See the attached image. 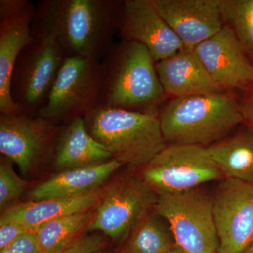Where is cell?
Here are the masks:
<instances>
[{
	"mask_svg": "<svg viewBox=\"0 0 253 253\" xmlns=\"http://www.w3.org/2000/svg\"><path fill=\"white\" fill-rule=\"evenodd\" d=\"M102 71L100 61L66 57L45 104L37 116L57 125L85 117L101 106Z\"/></svg>",
	"mask_w": 253,
	"mask_h": 253,
	"instance_id": "7",
	"label": "cell"
},
{
	"mask_svg": "<svg viewBox=\"0 0 253 253\" xmlns=\"http://www.w3.org/2000/svg\"><path fill=\"white\" fill-rule=\"evenodd\" d=\"M224 26L232 30L253 63V0H220Z\"/></svg>",
	"mask_w": 253,
	"mask_h": 253,
	"instance_id": "23",
	"label": "cell"
},
{
	"mask_svg": "<svg viewBox=\"0 0 253 253\" xmlns=\"http://www.w3.org/2000/svg\"><path fill=\"white\" fill-rule=\"evenodd\" d=\"M153 211L168 221L176 244L187 253H217L212 195L202 186L158 195Z\"/></svg>",
	"mask_w": 253,
	"mask_h": 253,
	"instance_id": "6",
	"label": "cell"
},
{
	"mask_svg": "<svg viewBox=\"0 0 253 253\" xmlns=\"http://www.w3.org/2000/svg\"><path fill=\"white\" fill-rule=\"evenodd\" d=\"M116 160L89 167L62 171L28 193L30 201L71 197L100 187L120 168Z\"/></svg>",
	"mask_w": 253,
	"mask_h": 253,
	"instance_id": "19",
	"label": "cell"
},
{
	"mask_svg": "<svg viewBox=\"0 0 253 253\" xmlns=\"http://www.w3.org/2000/svg\"><path fill=\"white\" fill-rule=\"evenodd\" d=\"M118 29L123 41L137 42L146 46L154 61L168 59L185 49L151 0L123 1Z\"/></svg>",
	"mask_w": 253,
	"mask_h": 253,
	"instance_id": "13",
	"label": "cell"
},
{
	"mask_svg": "<svg viewBox=\"0 0 253 253\" xmlns=\"http://www.w3.org/2000/svg\"><path fill=\"white\" fill-rule=\"evenodd\" d=\"M154 62L147 48L137 42L113 44L101 61V106L158 113L154 107L166 91Z\"/></svg>",
	"mask_w": 253,
	"mask_h": 253,
	"instance_id": "2",
	"label": "cell"
},
{
	"mask_svg": "<svg viewBox=\"0 0 253 253\" xmlns=\"http://www.w3.org/2000/svg\"><path fill=\"white\" fill-rule=\"evenodd\" d=\"M106 244L98 234L82 236L67 249L56 253H105Z\"/></svg>",
	"mask_w": 253,
	"mask_h": 253,
	"instance_id": "25",
	"label": "cell"
},
{
	"mask_svg": "<svg viewBox=\"0 0 253 253\" xmlns=\"http://www.w3.org/2000/svg\"><path fill=\"white\" fill-rule=\"evenodd\" d=\"M36 6L29 5L12 17L0 20V112L21 114L12 99L11 77L20 53L31 42Z\"/></svg>",
	"mask_w": 253,
	"mask_h": 253,
	"instance_id": "15",
	"label": "cell"
},
{
	"mask_svg": "<svg viewBox=\"0 0 253 253\" xmlns=\"http://www.w3.org/2000/svg\"><path fill=\"white\" fill-rule=\"evenodd\" d=\"M123 1L42 0L31 28L54 37L67 57L100 61L113 45Z\"/></svg>",
	"mask_w": 253,
	"mask_h": 253,
	"instance_id": "1",
	"label": "cell"
},
{
	"mask_svg": "<svg viewBox=\"0 0 253 253\" xmlns=\"http://www.w3.org/2000/svg\"><path fill=\"white\" fill-rule=\"evenodd\" d=\"M59 127L34 115L0 114V151L23 175L52 158Z\"/></svg>",
	"mask_w": 253,
	"mask_h": 253,
	"instance_id": "10",
	"label": "cell"
},
{
	"mask_svg": "<svg viewBox=\"0 0 253 253\" xmlns=\"http://www.w3.org/2000/svg\"><path fill=\"white\" fill-rule=\"evenodd\" d=\"M158 115L99 106L84 120L88 132L113 159L139 170L167 146Z\"/></svg>",
	"mask_w": 253,
	"mask_h": 253,
	"instance_id": "4",
	"label": "cell"
},
{
	"mask_svg": "<svg viewBox=\"0 0 253 253\" xmlns=\"http://www.w3.org/2000/svg\"><path fill=\"white\" fill-rule=\"evenodd\" d=\"M158 117L166 144L206 147L244 122L240 101L224 91L174 98Z\"/></svg>",
	"mask_w": 253,
	"mask_h": 253,
	"instance_id": "3",
	"label": "cell"
},
{
	"mask_svg": "<svg viewBox=\"0 0 253 253\" xmlns=\"http://www.w3.org/2000/svg\"><path fill=\"white\" fill-rule=\"evenodd\" d=\"M194 50L208 74L223 89L245 92L253 87V63L230 28L224 26Z\"/></svg>",
	"mask_w": 253,
	"mask_h": 253,
	"instance_id": "12",
	"label": "cell"
},
{
	"mask_svg": "<svg viewBox=\"0 0 253 253\" xmlns=\"http://www.w3.org/2000/svg\"><path fill=\"white\" fill-rule=\"evenodd\" d=\"M38 228L24 225L15 221L0 219V250L4 249L20 236L30 231H37Z\"/></svg>",
	"mask_w": 253,
	"mask_h": 253,
	"instance_id": "27",
	"label": "cell"
},
{
	"mask_svg": "<svg viewBox=\"0 0 253 253\" xmlns=\"http://www.w3.org/2000/svg\"><path fill=\"white\" fill-rule=\"evenodd\" d=\"M31 4L28 0H0V20L22 12Z\"/></svg>",
	"mask_w": 253,
	"mask_h": 253,
	"instance_id": "28",
	"label": "cell"
},
{
	"mask_svg": "<svg viewBox=\"0 0 253 253\" xmlns=\"http://www.w3.org/2000/svg\"><path fill=\"white\" fill-rule=\"evenodd\" d=\"M244 125L233 135L208 146L225 179L253 184V129Z\"/></svg>",
	"mask_w": 253,
	"mask_h": 253,
	"instance_id": "20",
	"label": "cell"
},
{
	"mask_svg": "<svg viewBox=\"0 0 253 253\" xmlns=\"http://www.w3.org/2000/svg\"><path fill=\"white\" fill-rule=\"evenodd\" d=\"M0 253H42L36 231H30L0 250Z\"/></svg>",
	"mask_w": 253,
	"mask_h": 253,
	"instance_id": "26",
	"label": "cell"
},
{
	"mask_svg": "<svg viewBox=\"0 0 253 253\" xmlns=\"http://www.w3.org/2000/svg\"><path fill=\"white\" fill-rule=\"evenodd\" d=\"M219 246L217 253H244L253 241V184L219 181L212 195Z\"/></svg>",
	"mask_w": 253,
	"mask_h": 253,
	"instance_id": "11",
	"label": "cell"
},
{
	"mask_svg": "<svg viewBox=\"0 0 253 253\" xmlns=\"http://www.w3.org/2000/svg\"><path fill=\"white\" fill-rule=\"evenodd\" d=\"M240 105L244 116V124L253 129V87L244 92Z\"/></svg>",
	"mask_w": 253,
	"mask_h": 253,
	"instance_id": "29",
	"label": "cell"
},
{
	"mask_svg": "<svg viewBox=\"0 0 253 253\" xmlns=\"http://www.w3.org/2000/svg\"><path fill=\"white\" fill-rule=\"evenodd\" d=\"M103 191L104 189L100 186L71 197L29 201L16 205L1 211L0 219L38 228L57 218L91 211L93 208L99 204Z\"/></svg>",
	"mask_w": 253,
	"mask_h": 253,
	"instance_id": "18",
	"label": "cell"
},
{
	"mask_svg": "<svg viewBox=\"0 0 253 253\" xmlns=\"http://www.w3.org/2000/svg\"><path fill=\"white\" fill-rule=\"evenodd\" d=\"M176 244L168 221L152 210L136 223L118 253H163Z\"/></svg>",
	"mask_w": 253,
	"mask_h": 253,
	"instance_id": "21",
	"label": "cell"
},
{
	"mask_svg": "<svg viewBox=\"0 0 253 253\" xmlns=\"http://www.w3.org/2000/svg\"><path fill=\"white\" fill-rule=\"evenodd\" d=\"M32 36L15 63L11 91L21 114L34 116L45 104L67 56L54 37L33 29Z\"/></svg>",
	"mask_w": 253,
	"mask_h": 253,
	"instance_id": "5",
	"label": "cell"
},
{
	"mask_svg": "<svg viewBox=\"0 0 253 253\" xmlns=\"http://www.w3.org/2000/svg\"><path fill=\"white\" fill-rule=\"evenodd\" d=\"M158 196L139 176H118L104 189L87 230L124 241L136 223L152 211Z\"/></svg>",
	"mask_w": 253,
	"mask_h": 253,
	"instance_id": "9",
	"label": "cell"
},
{
	"mask_svg": "<svg viewBox=\"0 0 253 253\" xmlns=\"http://www.w3.org/2000/svg\"><path fill=\"white\" fill-rule=\"evenodd\" d=\"M139 172L158 195L185 192L225 179L208 147L199 145L167 144Z\"/></svg>",
	"mask_w": 253,
	"mask_h": 253,
	"instance_id": "8",
	"label": "cell"
},
{
	"mask_svg": "<svg viewBox=\"0 0 253 253\" xmlns=\"http://www.w3.org/2000/svg\"><path fill=\"white\" fill-rule=\"evenodd\" d=\"M54 166L62 171L109 162L112 155L88 132L84 118L64 123L58 132L52 156Z\"/></svg>",
	"mask_w": 253,
	"mask_h": 253,
	"instance_id": "17",
	"label": "cell"
},
{
	"mask_svg": "<svg viewBox=\"0 0 253 253\" xmlns=\"http://www.w3.org/2000/svg\"><path fill=\"white\" fill-rule=\"evenodd\" d=\"M163 253H187L185 251H184L181 247H179L177 244L173 246L170 249L168 250L166 252Z\"/></svg>",
	"mask_w": 253,
	"mask_h": 253,
	"instance_id": "30",
	"label": "cell"
},
{
	"mask_svg": "<svg viewBox=\"0 0 253 253\" xmlns=\"http://www.w3.org/2000/svg\"><path fill=\"white\" fill-rule=\"evenodd\" d=\"M93 211L57 218L38 226L37 237L42 253H56L81 239L92 219Z\"/></svg>",
	"mask_w": 253,
	"mask_h": 253,
	"instance_id": "22",
	"label": "cell"
},
{
	"mask_svg": "<svg viewBox=\"0 0 253 253\" xmlns=\"http://www.w3.org/2000/svg\"><path fill=\"white\" fill-rule=\"evenodd\" d=\"M244 253H253V241L252 244L250 245L248 249L244 251Z\"/></svg>",
	"mask_w": 253,
	"mask_h": 253,
	"instance_id": "31",
	"label": "cell"
},
{
	"mask_svg": "<svg viewBox=\"0 0 253 253\" xmlns=\"http://www.w3.org/2000/svg\"><path fill=\"white\" fill-rule=\"evenodd\" d=\"M163 89L174 98L215 94L224 89L211 77L194 50L184 49L156 65Z\"/></svg>",
	"mask_w": 253,
	"mask_h": 253,
	"instance_id": "16",
	"label": "cell"
},
{
	"mask_svg": "<svg viewBox=\"0 0 253 253\" xmlns=\"http://www.w3.org/2000/svg\"><path fill=\"white\" fill-rule=\"evenodd\" d=\"M186 49L201 43L224 28L220 0H151Z\"/></svg>",
	"mask_w": 253,
	"mask_h": 253,
	"instance_id": "14",
	"label": "cell"
},
{
	"mask_svg": "<svg viewBox=\"0 0 253 253\" xmlns=\"http://www.w3.org/2000/svg\"><path fill=\"white\" fill-rule=\"evenodd\" d=\"M27 181L15 172L13 162L2 156L0 162V208L5 206L21 196L27 186Z\"/></svg>",
	"mask_w": 253,
	"mask_h": 253,
	"instance_id": "24",
	"label": "cell"
}]
</instances>
